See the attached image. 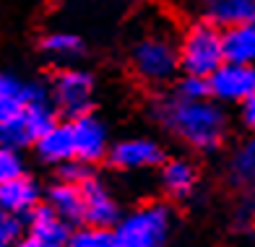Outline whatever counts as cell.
<instances>
[{
  "label": "cell",
  "mask_w": 255,
  "mask_h": 247,
  "mask_svg": "<svg viewBox=\"0 0 255 247\" xmlns=\"http://www.w3.org/2000/svg\"><path fill=\"white\" fill-rule=\"evenodd\" d=\"M224 55L235 63H255V18L227 29Z\"/></svg>",
  "instance_id": "cell-14"
},
{
  "label": "cell",
  "mask_w": 255,
  "mask_h": 247,
  "mask_svg": "<svg viewBox=\"0 0 255 247\" xmlns=\"http://www.w3.org/2000/svg\"><path fill=\"white\" fill-rule=\"evenodd\" d=\"M73 140H76V159L84 161H99L107 148V133L99 120H94L91 115L73 117Z\"/></svg>",
  "instance_id": "cell-8"
},
{
  "label": "cell",
  "mask_w": 255,
  "mask_h": 247,
  "mask_svg": "<svg viewBox=\"0 0 255 247\" xmlns=\"http://www.w3.org/2000/svg\"><path fill=\"white\" fill-rule=\"evenodd\" d=\"M161 185H164V190L175 198H185L193 185H195V172L188 161L182 159H175V161H167L164 169H161Z\"/></svg>",
  "instance_id": "cell-17"
},
{
  "label": "cell",
  "mask_w": 255,
  "mask_h": 247,
  "mask_svg": "<svg viewBox=\"0 0 255 247\" xmlns=\"http://www.w3.org/2000/svg\"><path fill=\"white\" fill-rule=\"evenodd\" d=\"M159 117L172 133L188 140L195 148L219 146V140L224 138L227 130V117L216 104L206 99H188V97H180V94L161 104Z\"/></svg>",
  "instance_id": "cell-1"
},
{
  "label": "cell",
  "mask_w": 255,
  "mask_h": 247,
  "mask_svg": "<svg viewBox=\"0 0 255 247\" xmlns=\"http://www.w3.org/2000/svg\"><path fill=\"white\" fill-rule=\"evenodd\" d=\"M34 140L31 130H29V123L24 117V110H21L16 117L0 123V143L8 146V148H24Z\"/></svg>",
  "instance_id": "cell-19"
},
{
  "label": "cell",
  "mask_w": 255,
  "mask_h": 247,
  "mask_svg": "<svg viewBox=\"0 0 255 247\" xmlns=\"http://www.w3.org/2000/svg\"><path fill=\"white\" fill-rule=\"evenodd\" d=\"M242 123H245V127L255 130V94H250V97L242 102Z\"/></svg>",
  "instance_id": "cell-27"
},
{
  "label": "cell",
  "mask_w": 255,
  "mask_h": 247,
  "mask_svg": "<svg viewBox=\"0 0 255 247\" xmlns=\"http://www.w3.org/2000/svg\"><path fill=\"white\" fill-rule=\"evenodd\" d=\"M203 16L216 26H237L255 16V0H201Z\"/></svg>",
  "instance_id": "cell-11"
},
{
  "label": "cell",
  "mask_w": 255,
  "mask_h": 247,
  "mask_svg": "<svg viewBox=\"0 0 255 247\" xmlns=\"http://www.w3.org/2000/svg\"><path fill=\"white\" fill-rule=\"evenodd\" d=\"M211 97L222 102H245L255 94V63H235L224 60L211 76Z\"/></svg>",
  "instance_id": "cell-5"
},
{
  "label": "cell",
  "mask_w": 255,
  "mask_h": 247,
  "mask_svg": "<svg viewBox=\"0 0 255 247\" xmlns=\"http://www.w3.org/2000/svg\"><path fill=\"white\" fill-rule=\"evenodd\" d=\"M24 117L29 123V130L34 135V140H39L44 133L55 125V110L39 86H29V99H26V107H24Z\"/></svg>",
  "instance_id": "cell-15"
},
{
  "label": "cell",
  "mask_w": 255,
  "mask_h": 247,
  "mask_svg": "<svg viewBox=\"0 0 255 247\" xmlns=\"http://www.w3.org/2000/svg\"><path fill=\"white\" fill-rule=\"evenodd\" d=\"M91 76L81 70H65L55 78V102L68 117H81L91 107Z\"/></svg>",
  "instance_id": "cell-6"
},
{
  "label": "cell",
  "mask_w": 255,
  "mask_h": 247,
  "mask_svg": "<svg viewBox=\"0 0 255 247\" xmlns=\"http://www.w3.org/2000/svg\"><path fill=\"white\" fill-rule=\"evenodd\" d=\"M16 214H8L5 208H0V247L13 245L21 234V224L13 219Z\"/></svg>",
  "instance_id": "cell-25"
},
{
  "label": "cell",
  "mask_w": 255,
  "mask_h": 247,
  "mask_svg": "<svg viewBox=\"0 0 255 247\" xmlns=\"http://www.w3.org/2000/svg\"><path fill=\"white\" fill-rule=\"evenodd\" d=\"M159 161H161V148L148 138H130L112 148V164L120 169H146L156 167Z\"/></svg>",
  "instance_id": "cell-9"
},
{
  "label": "cell",
  "mask_w": 255,
  "mask_h": 247,
  "mask_svg": "<svg viewBox=\"0 0 255 247\" xmlns=\"http://www.w3.org/2000/svg\"><path fill=\"white\" fill-rule=\"evenodd\" d=\"M224 60V34L216 29V23H195L185 31L180 47V65L185 73L208 78Z\"/></svg>",
  "instance_id": "cell-2"
},
{
  "label": "cell",
  "mask_w": 255,
  "mask_h": 247,
  "mask_svg": "<svg viewBox=\"0 0 255 247\" xmlns=\"http://www.w3.org/2000/svg\"><path fill=\"white\" fill-rule=\"evenodd\" d=\"M37 198H39L37 185L29 177H24V174L0 182V208H5L8 214H26V211H34Z\"/></svg>",
  "instance_id": "cell-12"
},
{
  "label": "cell",
  "mask_w": 255,
  "mask_h": 247,
  "mask_svg": "<svg viewBox=\"0 0 255 247\" xmlns=\"http://www.w3.org/2000/svg\"><path fill=\"white\" fill-rule=\"evenodd\" d=\"M73 247H115V232L107 227H86L73 234Z\"/></svg>",
  "instance_id": "cell-21"
},
{
  "label": "cell",
  "mask_w": 255,
  "mask_h": 247,
  "mask_svg": "<svg viewBox=\"0 0 255 247\" xmlns=\"http://www.w3.org/2000/svg\"><path fill=\"white\" fill-rule=\"evenodd\" d=\"M73 159H76V156H73ZM73 159L63 161V167H60V177H63L65 182L84 185V182L89 180V169H86V164H89V161H84V159L73 161Z\"/></svg>",
  "instance_id": "cell-26"
},
{
  "label": "cell",
  "mask_w": 255,
  "mask_h": 247,
  "mask_svg": "<svg viewBox=\"0 0 255 247\" xmlns=\"http://www.w3.org/2000/svg\"><path fill=\"white\" fill-rule=\"evenodd\" d=\"M84 221L91 227H112L118 221V203L102 185L86 180L84 185Z\"/></svg>",
  "instance_id": "cell-10"
},
{
  "label": "cell",
  "mask_w": 255,
  "mask_h": 247,
  "mask_svg": "<svg viewBox=\"0 0 255 247\" xmlns=\"http://www.w3.org/2000/svg\"><path fill=\"white\" fill-rule=\"evenodd\" d=\"M21 174V161L16 156V148H8L0 143V182L13 180Z\"/></svg>",
  "instance_id": "cell-24"
},
{
  "label": "cell",
  "mask_w": 255,
  "mask_h": 247,
  "mask_svg": "<svg viewBox=\"0 0 255 247\" xmlns=\"http://www.w3.org/2000/svg\"><path fill=\"white\" fill-rule=\"evenodd\" d=\"M37 148L42 159L63 164L76 156V140H73V127L71 125H52L47 133L37 140Z\"/></svg>",
  "instance_id": "cell-13"
},
{
  "label": "cell",
  "mask_w": 255,
  "mask_h": 247,
  "mask_svg": "<svg viewBox=\"0 0 255 247\" xmlns=\"http://www.w3.org/2000/svg\"><path fill=\"white\" fill-rule=\"evenodd\" d=\"M253 18H255V16H253Z\"/></svg>",
  "instance_id": "cell-28"
},
{
  "label": "cell",
  "mask_w": 255,
  "mask_h": 247,
  "mask_svg": "<svg viewBox=\"0 0 255 247\" xmlns=\"http://www.w3.org/2000/svg\"><path fill=\"white\" fill-rule=\"evenodd\" d=\"M172 216L164 206H146L133 211L115 229L118 247H156L169 237Z\"/></svg>",
  "instance_id": "cell-3"
},
{
  "label": "cell",
  "mask_w": 255,
  "mask_h": 247,
  "mask_svg": "<svg viewBox=\"0 0 255 247\" xmlns=\"http://www.w3.org/2000/svg\"><path fill=\"white\" fill-rule=\"evenodd\" d=\"M44 50L52 52V55L68 57V55H76V52H81V39L76 37V34L57 31V34H50V37L44 39Z\"/></svg>",
  "instance_id": "cell-22"
},
{
  "label": "cell",
  "mask_w": 255,
  "mask_h": 247,
  "mask_svg": "<svg viewBox=\"0 0 255 247\" xmlns=\"http://www.w3.org/2000/svg\"><path fill=\"white\" fill-rule=\"evenodd\" d=\"M180 65V50L167 34H148L133 47V70L148 84H164Z\"/></svg>",
  "instance_id": "cell-4"
},
{
  "label": "cell",
  "mask_w": 255,
  "mask_h": 247,
  "mask_svg": "<svg viewBox=\"0 0 255 247\" xmlns=\"http://www.w3.org/2000/svg\"><path fill=\"white\" fill-rule=\"evenodd\" d=\"M177 94L180 97H188V99H206L211 94V84H208L206 76H190L188 73V78H182Z\"/></svg>",
  "instance_id": "cell-23"
},
{
  "label": "cell",
  "mask_w": 255,
  "mask_h": 247,
  "mask_svg": "<svg viewBox=\"0 0 255 247\" xmlns=\"http://www.w3.org/2000/svg\"><path fill=\"white\" fill-rule=\"evenodd\" d=\"M50 206L65 221H81L84 219V187L63 180L50 190Z\"/></svg>",
  "instance_id": "cell-16"
},
{
  "label": "cell",
  "mask_w": 255,
  "mask_h": 247,
  "mask_svg": "<svg viewBox=\"0 0 255 247\" xmlns=\"http://www.w3.org/2000/svg\"><path fill=\"white\" fill-rule=\"evenodd\" d=\"M68 242V224L52 206H39L31 211L29 247H60Z\"/></svg>",
  "instance_id": "cell-7"
},
{
  "label": "cell",
  "mask_w": 255,
  "mask_h": 247,
  "mask_svg": "<svg viewBox=\"0 0 255 247\" xmlns=\"http://www.w3.org/2000/svg\"><path fill=\"white\" fill-rule=\"evenodd\" d=\"M232 174H235L237 182L255 187V140L245 143L235 154V159H232Z\"/></svg>",
  "instance_id": "cell-20"
},
{
  "label": "cell",
  "mask_w": 255,
  "mask_h": 247,
  "mask_svg": "<svg viewBox=\"0 0 255 247\" xmlns=\"http://www.w3.org/2000/svg\"><path fill=\"white\" fill-rule=\"evenodd\" d=\"M26 99H29V86H21L16 78L0 73V123L16 117L26 107Z\"/></svg>",
  "instance_id": "cell-18"
}]
</instances>
